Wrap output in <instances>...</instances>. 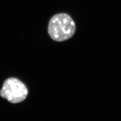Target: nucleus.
<instances>
[{
  "mask_svg": "<svg viewBox=\"0 0 121 121\" xmlns=\"http://www.w3.org/2000/svg\"><path fill=\"white\" fill-rule=\"evenodd\" d=\"M76 30L75 22L66 13H59L50 19L48 32L50 38L56 42H62L71 38Z\"/></svg>",
  "mask_w": 121,
  "mask_h": 121,
  "instance_id": "obj_1",
  "label": "nucleus"
},
{
  "mask_svg": "<svg viewBox=\"0 0 121 121\" xmlns=\"http://www.w3.org/2000/svg\"><path fill=\"white\" fill-rule=\"evenodd\" d=\"M27 94L28 90L25 85L16 78L6 79L0 91V96L13 104L23 101Z\"/></svg>",
  "mask_w": 121,
  "mask_h": 121,
  "instance_id": "obj_2",
  "label": "nucleus"
}]
</instances>
